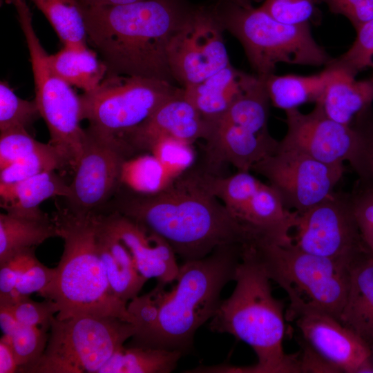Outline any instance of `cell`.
<instances>
[{"label": "cell", "mask_w": 373, "mask_h": 373, "mask_svg": "<svg viewBox=\"0 0 373 373\" xmlns=\"http://www.w3.org/2000/svg\"><path fill=\"white\" fill-rule=\"evenodd\" d=\"M243 245L221 246L204 258L184 261L170 290L157 283L130 300L136 329L131 345L190 351L198 328L215 314L222 290L235 280Z\"/></svg>", "instance_id": "obj_1"}, {"label": "cell", "mask_w": 373, "mask_h": 373, "mask_svg": "<svg viewBox=\"0 0 373 373\" xmlns=\"http://www.w3.org/2000/svg\"><path fill=\"white\" fill-rule=\"evenodd\" d=\"M82 7L88 41L106 66V75L172 83L167 57L169 41L194 6L186 0H140Z\"/></svg>", "instance_id": "obj_2"}, {"label": "cell", "mask_w": 373, "mask_h": 373, "mask_svg": "<svg viewBox=\"0 0 373 373\" xmlns=\"http://www.w3.org/2000/svg\"><path fill=\"white\" fill-rule=\"evenodd\" d=\"M116 211L162 237L184 261L204 258L221 246L255 240L202 176L179 177L162 192L128 200Z\"/></svg>", "instance_id": "obj_3"}, {"label": "cell", "mask_w": 373, "mask_h": 373, "mask_svg": "<svg viewBox=\"0 0 373 373\" xmlns=\"http://www.w3.org/2000/svg\"><path fill=\"white\" fill-rule=\"evenodd\" d=\"M231 296L220 303L211 319L212 332L228 333L249 345L257 356L252 366L221 365L212 372L300 373L298 353L283 349V303L276 299L264 267L253 244L243 246Z\"/></svg>", "instance_id": "obj_4"}, {"label": "cell", "mask_w": 373, "mask_h": 373, "mask_svg": "<svg viewBox=\"0 0 373 373\" xmlns=\"http://www.w3.org/2000/svg\"><path fill=\"white\" fill-rule=\"evenodd\" d=\"M53 221L64 251L51 281L39 294L54 301L56 318L113 316L133 324L127 303L112 290L97 244V214L60 210Z\"/></svg>", "instance_id": "obj_5"}, {"label": "cell", "mask_w": 373, "mask_h": 373, "mask_svg": "<svg viewBox=\"0 0 373 373\" xmlns=\"http://www.w3.org/2000/svg\"><path fill=\"white\" fill-rule=\"evenodd\" d=\"M211 6L260 78L274 74L280 63L326 66L332 59L313 37L309 23H283L250 0H215Z\"/></svg>", "instance_id": "obj_6"}, {"label": "cell", "mask_w": 373, "mask_h": 373, "mask_svg": "<svg viewBox=\"0 0 373 373\" xmlns=\"http://www.w3.org/2000/svg\"><path fill=\"white\" fill-rule=\"evenodd\" d=\"M256 254L271 280L296 300L339 320L350 287V265L341 260L309 254L291 244L258 240Z\"/></svg>", "instance_id": "obj_7"}, {"label": "cell", "mask_w": 373, "mask_h": 373, "mask_svg": "<svg viewBox=\"0 0 373 373\" xmlns=\"http://www.w3.org/2000/svg\"><path fill=\"white\" fill-rule=\"evenodd\" d=\"M13 5L30 55L35 83V100L50 133V144L75 169L81 156L86 131L79 96L61 78L49 62L32 24V15L26 0H8Z\"/></svg>", "instance_id": "obj_8"}, {"label": "cell", "mask_w": 373, "mask_h": 373, "mask_svg": "<svg viewBox=\"0 0 373 373\" xmlns=\"http://www.w3.org/2000/svg\"><path fill=\"white\" fill-rule=\"evenodd\" d=\"M45 351L26 369L30 373H98L124 343L135 325L113 316H54Z\"/></svg>", "instance_id": "obj_9"}, {"label": "cell", "mask_w": 373, "mask_h": 373, "mask_svg": "<svg viewBox=\"0 0 373 373\" xmlns=\"http://www.w3.org/2000/svg\"><path fill=\"white\" fill-rule=\"evenodd\" d=\"M180 89L163 80L106 75L97 88L79 96L82 119L95 131L123 137Z\"/></svg>", "instance_id": "obj_10"}, {"label": "cell", "mask_w": 373, "mask_h": 373, "mask_svg": "<svg viewBox=\"0 0 373 373\" xmlns=\"http://www.w3.org/2000/svg\"><path fill=\"white\" fill-rule=\"evenodd\" d=\"M295 213L291 244L314 255L351 262L367 250L355 217L351 193L334 192Z\"/></svg>", "instance_id": "obj_11"}, {"label": "cell", "mask_w": 373, "mask_h": 373, "mask_svg": "<svg viewBox=\"0 0 373 373\" xmlns=\"http://www.w3.org/2000/svg\"><path fill=\"white\" fill-rule=\"evenodd\" d=\"M224 30L211 5L193 7L168 46V64L173 80L186 87L228 66Z\"/></svg>", "instance_id": "obj_12"}, {"label": "cell", "mask_w": 373, "mask_h": 373, "mask_svg": "<svg viewBox=\"0 0 373 373\" xmlns=\"http://www.w3.org/2000/svg\"><path fill=\"white\" fill-rule=\"evenodd\" d=\"M252 170L267 179L286 209L302 213L334 192L345 167L278 147L276 151L256 164Z\"/></svg>", "instance_id": "obj_13"}, {"label": "cell", "mask_w": 373, "mask_h": 373, "mask_svg": "<svg viewBox=\"0 0 373 373\" xmlns=\"http://www.w3.org/2000/svg\"><path fill=\"white\" fill-rule=\"evenodd\" d=\"M82 152L68 184V208L77 213L95 212L111 195L130 146L120 137L88 127Z\"/></svg>", "instance_id": "obj_14"}, {"label": "cell", "mask_w": 373, "mask_h": 373, "mask_svg": "<svg viewBox=\"0 0 373 373\" xmlns=\"http://www.w3.org/2000/svg\"><path fill=\"white\" fill-rule=\"evenodd\" d=\"M286 318L294 321L303 339L340 372L363 373L372 350L338 318L296 300H289Z\"/></svg>", "instance_id": "obj_15"}, {"label": "cell", "mask_w": 373, "mask_h": 373, "mask_svg": "<svg viewBox=\"0 0 373 373\" xmlns=\"http://www.w3.org/2000/svg\"><path fill=\"white\" fill-rule=\"evenodd\" d=\"M287 131L278 147L293 150L329 164L348 161L355 142L353 126L329 117L321 106L303 113L298 108L285 111Z\"/></svg>", "instance_id": "obj_16"}, {"label": "cell", "mask_w": 373, "mask_h": 373, "mask_svg": "<svg viewBox=\"0 0 373 373\" xmlns=\"http://www.w3.org/2000/svg\"><path fill=\"white\" fill-rule=\"evenodd\" d=\"M99 215L103 224L128 247L143 276L166 285L175 280L180 265L174 250L162 237L117 211Z\"/></svg>", "instance_id": "obj_17"}, {"label": "cell", "mask_w": 373, "mask_h": 373, "mask_svg": "<svg viewBox=\"0 0 373 373\" xmlns=\"http://www.w3.org/2000/svg\"><path fill=\"white\" fill-rule=\"evenodd\" d=\"M207 124L184 97L183 88L162 104L142 124L122 138L132 147L150 150L158 139L173 137L193 143L204 139Z\"/></svg>", "instance_id": "obj_18"}, {"label": "cell", "mask_w": 373, "mask_h": 373, "mask_svg": "<svg viewBox=\"0 0 373 373\" xmlns=\"http://www.w3.org/2000/svg\"><path fill=\"white\" fill-rule=\"evenodd\" d=\"M207 126L204 139L211 156L217 162L230 163L240 171H250L256 164L274 153L278 147L279 142L269 132L259 133L222 122Z\"/></svg>", "instance_id": "obj_19"}, {"label": "cell", "mask_w": 373, "mask_h": 373, "mask_svg": "<svg viewBox=\"0 0 373 373\" xmlns=\"http://www.w3.org/2000/svg\"><path fill=\"white\" fill-rule=\"evenodd\" d=\"M339 321L373 353V254L365 250L350 265V287Z\"/></svg>", "instance_id": "obj_20"}, {"label": "cell", "mask_w": 373, "mask_h": 373, "mask_svg": "<svg viewBox=\"0 0 373 373\" xmlns=\"http://www.w3.org/2000/svg\"><path fill=\"white\" fill-rule=\"evenodd\" d=\"M255 77L229 64L202 82L182 87L184 96L209 124L227 111Z\"/></svg>", "instance_id": "obj_21"}, {"label": "cell", "mask_w": 373, "mask_h": 373, "mask_svg": "<svg viewBox=\"0 0 373 373\" xmlns=\"http://www.w3.org/2000/svg\"><path fill=\"white\" fill-rule=\"evenodd\" d=\"M97 244L112 290L127 303L138 296L149 279L140 273L128 247L103 224L99 214Z\"/></svg>", "instance_id": "obj_22"}, {"label": "cell", "mask_w": 373, "mask_h": 373, "mask_svg": "<svg viewBox=\"0 0 373 373\" xmlns=\"http://www.w3.org/2000/svg\"><path fill=\"white\" fill-rule=\"evenodd\" d=\"M67 184L54 171H46L26 180L0 182L1 207L15 216L44 218L48 217L40 209L44 200L56 197L66 198Z\"/></svg>", "instance_id": "obj_23"}, {"label": "cell", "mask_w": 373, "mask_h": 373, "mask_svg": "<svg viewBox=\"0 0 373 373\" xmlns=\"http://www.w3.org/2000/svg\"><path fill=\"white\" fill-rule=\"evenodd\" d=\"M332 70L334 75L322 98L316 103L331 119L351 126L360 113L372 106L373 76L358 80L343 72Z\"/></svg>", "instance_id": "obj_24"}, {"label": "cell", "mask_w": 373, "mask_h": 373, "mask_svg": "<svg viewBox=\"0 0 373 373\" xmlns=\"http://www.w3.org/2000/svg\"><path fill=\"white\" fill-rule=\"evenodd\" d=\"M333 75L334 70L325 67L323 71L312 75L274 73L262 79L271 104L286 111L320 101Z\"/></svg>", "instance_id": "obj_25"}, {"label": "cell", "mask_w": 373, "mask_h": 373, "mask_svg": "<svg viewBox=\"0 0 373 373\" xmlns=\"http://www.w3.org/2000/svg\"><path fill=\"white\" fill-rule=\"evenodd\" d=\"M48 59L61 78L84 92L94 90L107 75L106 66L87 44L64 45L56 54L49 55Z\"/></svg>", "instance_id": "obj_26"}, {"label": "cell", "mask_w": 373, "mask_h": 373, "mask_svg": "<svg viewBox=\"0 0 373 373\" xmlns=\"http://www.w3.org/2000/svg\"><path fill=\"white\" fill-rule=\"evenodd\" d=\"M58 236L56 225L48 216L32 218L8 213L0 214V264L17 254L36 247Z\"/></svg>", "instance_id": "obj_27"}, {"label": "cell", "mask_w": 373, "mask_h": 373, "mask_svg": "<svg viewBox=\"0 0 373 373\" xmlns=\"http://www.w3.org/2000/svg\"><path fill=\"white\" fill-rule=\"evenodd\" d=\"M182 354L178 350L123 345L98 373H169L175 369Z\"/></svg>", "instance_id": "obj_28"}, {"label": "cell", "mask_w": 373, "mask_h": 373, "mask_svg": "<svg viewBox=\"0 0 373 373\" xmlns=\"http://www.w3.org/2000/svg\"><path fill=\"white\" fill-rule=\"evenodd\" d=\"M64 45L87 44L83 7L77 0H31Z\"/></svg>", "instance_id": "obj_29"}, {"label": "cell", "mask_w": 373, "mask_h": 373, "mask_svg": "<svg viewBox=\"0 0 373 373\" xmlns=\"http://www.w3.org/2000/svg\"><path fill=\"white\" fill-rule=\"evenodd\" d=\"M174 180L152 153L126 160L122 166L120 182L144 195L162 192Z\"/></svg>", "instance_id": "obj_30"}, {"label": "cell", "mask_w": 373, "mask_h": 373, "mask_svg": "<svg viewBox=\"0 0 373 373\" xmlns=\"http://www.w3.org/2000/svg\"><path fill=\"white\" fill-rule=\"evenodd\" d=\"M352 126L355 142L348 162L358 176L357 182L373 188V108L360 113Z\"/></svg>", "instance_id": "obj_31"}, {"label": "cell", "mask_w": 373, "mask_h": 373, "mask_svg": "<svg viewBox=\"0 0 373 373\" xmlns=\"http://www.w3.org/2000/svg\"><path fill=\"white\" fill-rule=\"evenodd\" d=\"M202 178L206 187L233 217L261 182L249 171H240L226 178L204 175Z\"/></svg>", "instance_id": "obj_32"}, {"label": "cell", "mask_w": 373, "mask_h": 373, "mask_svg": "<svg viewBox=\"0 0 373 373\" xmlns=\"http://www.w3.org/2000/svg\"><path fill=\"white\" fill-rule=\"evenodd\" d=\"M67 166L63 157L50 144L35 151L8 166L0 169V182H19L46 171Z\"/></svg>", "instance_id": "obj_33"}, {"label": "cell", "mask_w": 373, "mask_h": 373, "mask_svg": "<svg viewBox=\"0 0 373 373\" xmlns=\"http://www.w3.org/2000/svg\"><path fill=\"white\" fill-rule=\"evenodd\" d=\"M356 37L350 48L325 66L356 77L357 74L373 69V19L356 30Z\"/></svg>", "instance_id": "obj_34"}, {"label": "cell", "mask_w": 373, "mask_h": 373, "mask_svg": "<svg viewBox=\"0 0 373 373\" xmlns=\"http://www.w3.org/2000/svg\"><path fill=\"white\" fill-rule=\"evenodd\" d=\"M41 117L36 101L18 97L8 84L0 82V131L25 128Z\"/></svg>", "instance_id": "obj_35"}, {"label": "cell", "mask_w": 373, "mask_h": 373, "mask_svg": "<svg viewBox=\"0 0 373 373\" xmlns=\"http://www.w3.org/2000/svg\"><path fill=\"white\" fill-rule=\"evenodd\" d=\"M48 329L20 324L12 336H8L19 367L18 372H25L41 358L48 343Z\"/></svg>", "instance_id": "obj_36"}, {"label": "cell", "mask_w": 373, "mask_h": 373, "mask_svg": "<svg viewBox=\"0 0 373 373\" xmlns=\"http://www.w3.org/2000/svg\"><path fill=\"white\" fill-rule=\"evenodd\" d=\"M149 151L174 180L193 164L195 157L192 143L173 137L158 139Z\"/></svg>", "instance_id": "obj_37"}, {"label": "cell", "mask_w": 373, "mask_h": 373, "mask_svg": "<svg viewBox=\"0 0 373 373\" xmlns=\"http://www.w3.org/2000/svg\"><path fill=\"white\" fill-rule=\"evenodd\" d=\"M47 144L35 140L25 128H12L0 134V169L44 148Z\"/></svg>", "instance_id": "obj_38"}, {"label": "cell", "mask_w": 373, "mask_h": 373, "mask_svg": "<svg viewBox=\"0 0 373 373\" xmlns=\"http://www.w3.org/2000/svg\"><path fill=\"white\" fill-rule=\"evenodd\" d=\"M8 308L17 321L23 325L40 326L50 328L52 318L59 309L50 299L36 302L30 297L23 298L14 303L1 305Z\"/></svg>", "instance_id": "obj_39"}, {"label": "cell", "mask_w": 373, "mask_h": 373, "mask_svg": "<svg viewBox=\"0 0 373 373\" xmlns=\"http://www.w3.org/2000/svg\"><path fill=\"white\" fill-rule=\"evenodd\" d=\"M318 0H265L260 7L279 21L288 24L309 23Z\"/></svg>", "instance_id": "obj_40"}, {"label": "cell", "mask_w": 373, "mask_h": 373, "mask_svg": "<svg viewBox=\"0 0 373 373\" xmlns=\"http://www.w3.org/2000/svg\"><path fill=\"white\" fill-rule=\"evenodd\" d=\"M351 197L363 245L373 254V188L356 182Z\"/></svg>", "instance_id": "obj_41"}, {"label": "cell", "mask_w": 373, "mask_h": 373, "mask_svg": "<svg viewBox=\"0 0 373 373\" xmlns=\"http://www.w3.org/2000/svg\"><path fill=\"white\" fill-rule=\"evenodd\" d=\"M55 272V268L45 266L37 258L19 277L9 299L0 305H10L34 292L39 293L48 286Z\"/></svg>", "instance_id": "obj_42"}, {"label": "cell", "mask_w": 373, "mask_h": 373, "mask_svg": "<svg viewBox=\"0 0 373 373\" xmlns=\"http://www.w3.org/2000/svg\"><path fill=\"white\" fill-rule=\"evenodd\" d=\"M35 250H23L0 264V303L9 299L19 277L37 259Z\"/></svg>", "instance_id": "obj_43"}, {"label": "cell", "mask_w": 373, "mask_h": 373, "mask_svg": "<svg viewBox=\"0 0 373 373\" xmlns=\"http://www.w3.org/2000/svg\"><path fill=\"white\" fill-rule=\"evenodd\" d=\"M327 5L329 10L346 17L356 30L373 19V0H318Z\"/></svg>", "instance_id": "obj_44"}, {"label": "cell", "mask_w": 373, "mask_h": 373, "mask_svg": "<svg viewBox=\"0 0 373 373\" xmlns=\"http://www.w3.org/2000/svg\"><path fill=\"white\" fill-rule=\"evenodd\" d=\"M18 369L11 340L3 334L0 339V373H14Z\"/></svg>", "instance_id": "obj_45"}, {"label": "cell", "mask_w": 373, "mask_h": 373, "mask_svg": "<svg viewBox=\"0 0 373 373\" xmlns=\"http://www.w3.org/2000/svg\"><path fill=\"white\" fill-rule=\"evenodd\" d=\"M0 325L3 334L11 336L20 323L8 308L0 306Z\"/></svg>", "instance_id": "obj_46"}, {"label": "cell", "mask_w": 373, "mask_h": 373, "mask_svg": "<svg viewBox=\"0 0 373 373\" xmlns=\"http://www.w3.org/2000/svg\"><path fill=\"white\" fill-rule=\"evenodd\" d=\"M83 6L97 7L133 3L140 0H77Z\"/></svg>", "instance_id": "obj_47"}, {"label": "cell", "mask_w": 373, "mask_h": 373, "mask_svg": "<svg viewBox=\"0 0 373 373\" xmlns=\"http://www.w3.org/2000/svg\"><path fill=\"white\" fill-rule=\"evenodd\" d=\"M8 0H5V1L6 2Z\"/></svg>", "instance_id": "obj_48"}, {"label": "cell", "mask_w": 373, "mask_h": 373, "mask_svg": "<svg viewBox=\"0 0 373 373\" xmlns=\"http://www.w3.org/2000/svg\"><path fill=\"white\" fill-rule=\"evenodd\" d=\"M371 253V252H370Z\"/></svg>", "instance_id": "obj_49"}]
</instances>
